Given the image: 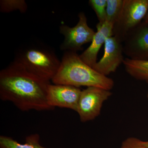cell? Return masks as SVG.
<instances>
[{
	"label": "cell",
	"mask_w": 148,
	"mask_h": 148,
	"mask_svg": "<svg viewBox=\"0 0 148 148\" xmlns=\"http://www.w3.org/2000/svg\"><path fill=\"white\" fill-rule=\"evenodd\" d=\"M50 84L29 73L15 60L0 71V98L23 112L53 110L47 100Z\"/></svg>",
	"instance_id": "1"
},
{
	"label": "cell",
	"mask_w": 148,
	"mask_h": 148,
	"mask_svg": "<svg viewBox=\"0 0 148 148\" xmlns=\"http://www.w3.org/2000/svg\"><path fill=\"white\" fill-rule=\"evenodd\" d=\"M53 84L79 88L98 87L110 90L113 80L96 71L80 58L77 52L65 51L58 72L51 80Z\"/></svg>",
	"instance_id": "2"
},
{
	"label": "cell",
	"mask_w": 148,
	"mask_h": 148,
	"mask_svg": "<svg viewBox=\"0 0 148 148\" xmlns=\"http://www.w3.org/2000/svg\"><path fill=\"white\" fill-rule=\"evenodd\" d=\"M14 60L29 73L49 82L57 73L61 64L53 49L39 42L19 48Z\"/></svg>",
	"instance_id": "3"
},
{
	"label": "cell",
	"mask_w": 148,
	"mask_h": 148,
	"mask_svg": "<svg viewBox=\"0 0 148 148\" xmlns=\"http://www.w3.org/2000/svg\"><path fill=\"white\" fill-rule=\"evenodd\" d=\"M148 10V0H123L120 14L113 27V36L123 43L130 31L145 19Z\"/></svg>",
	"instance_id": "4"
},
{
	"label": "cell",
	"mask_w": 148,
	"mask_h": 148,
	"mask_svg": "<svg viewBox=\"0 0 148 148\" xmlns=\"http://www.w3.org/2000/svg\"><path fill=\"white\" fill-rule=\"evenodd\" d=\"M78 17V21L75 27L66 25L60 26V33L64 37L60 45L61 50L77 52L82 49L84 45L92 41L95 32L88 26L85 14L84 12H79Z\"/></svg>",
	"instance_id": "5"
},
{
	"label": "cell",
	"mask_w": 148,
	"mask_h": 148,
	"mask_svg": "<svg viewBox=\"0 0 148 148\" xmlns=\"http://www.w3.org/2000/svg\"><path fill=\"white\" fill-rule=\"evenodd\" d=\"M112 95L110 90L94 86L82 90L76 110L81 121L95 119L100 114L103 103Z\"/></svg>",
	"instance_id": "6"
},
{
	"label": "cell",
	"mask_w": 148,
	"mask_h": 148,
	"mask_svg": "<svg viewBox=\"0 0 148 148\" xmlns=\"http://www.w3.org/2000/svg\"><path fill=\"white\" fill-rule=\"evenodd\" d=\"M122 44L123 53L127 58L148 60V24L142 22L127 34Z\"/></svg>",
	"instance_id": "7"
},
{
	"label": "cell",
	"mask_w": 148,
	"mask_h": 148,
	"mask_svg": "<svg viewBox=\"0 0 148 148\" xmlns=\"http://www.w3.org/2000/svg\"><path fill=\"white\" fill-rule=\"evenodd\" d=\"M104 46L103 57L92 68L99 73L107 76L115 72L120 65L123 63L124 59L123 44L114 36L106 40Z\"/></svg>",
	"instance_id": "8"
},
{
	"label": "cell",
	"mask_w": 148,
	"mask_h": 148,
	"mask_svg": "<svg viewBox=\"0 0 148 148\" xmlns=\"http://www.w3.org/2000/svg\"><path fill=\"white\" fill-rule=\"evenodd\" d=\"M81 92L79 88L72 86L49 84L47 91L48 103L53 109L58 107L76 112Z\"/></svg>",
	"instance_id": "9"
},
{
	"label": "cell",
	"mask_w": 148,
	"mask_h": 148,
	"mask_svg": "<svg viewBox=\"0 0 148 148\" xmlns=\"http://www.w3.org/2000/svg\"><path fill=\"white\" fill-rule=\"evenodd\" d=\"M113 25L106 22L103 25L98 24L97 31L91 41L90 46L80 54L79 57L85 64L92 67L97 62V57L99 51L106 40L113 36Z\"/></svg>",
	"instance_id": "10"
},
{
	"label": "cell",
	"mask_w": 148,
	"mask_h": 148,
	"mask_svg": "<svg viewBox=\"0 0 148 148\" xmlns=\"http://www.w3.org/2000/svg\"><path fill=\"white\" fill-rule=\"evenodd\" d=\"M123 64L130 75L148 83V60H134L127 58H125Z\"/></svg>",
	"instance_id": "11"
},
{
	"label": "cell",
	"mask_w": 148,
	"mask_h": 148,
	"mask_svg": "<svg viewBox=\"0 0 148 148\" xmlns=\"http://www.w3.org/2000/svg\"><path fill=\"white\" fill-rule=\"evenodd\" d=\"M40 140L38 134H32L26 137L25 143L21 144L11 137L1 135L0 148H47L40 145Z\"/></svg>",
	"instance_id": "12"
},
{
	"label": "cell",
	"mask_w": 148,
	"mask_h": 148,
	"mask_svg": "<svg viewBox=\"0 0 148 148\" xmlns=\"http://www.w3.org/2000/svg\"><path fill=\"white\" fill-rule=\"evenodd\" d=\"M123 0H107L106 22L114 25L122 8Z\"/></svg>",
	"instance_id": "13"
},
{
	"label": "cell",
	"mask_w": 148,
	"mask_h": 148,
	"mask_svg": "<svg viewBox=\"0 0 148 148\" xmlns=\"http://www.w3.org/2000/svg\"><path fill=\"white\" fill-rule=\"evenodd\" d=\"M28 9V5L24 0H1L0 11L3 13H9L18 10L24 13Z\"/></svg>",
	"instance_id": "14"
},
{
	"label": "cell",
	"mask_w": 148,
	"mask_h": 148,
	"mask_svg": "<svg viewBox=\"0 0 148 148\" xmlns=\"http://www.w3.org/2000/svg\"><path fill=\"white\" fill-rule=\"evenodd\" d=\"M89 3L96 14L98 24L103 25L106 21L107 0H90Z\"/></svg>",
	"instance_id": "15"
},
{
	"label": "cell",
	"mask_w": 148,
	"mask_h": 148,
	"mask_svg": "<svg viewBox=\"0 0 148 148\" xmlns=\"http://www.w3.org/2000/svg\"><path fill=\"white\" fill-rule=\"evenodd\" d=\"M120 148H147L143 145L142 140L134 137H130L122 143Z\"/></svg>",
	"instance_id": "16"
},
{
	"label": "cell",
	"mask_w": 148,
	"mask_h": 148,
	"mask_svg": "<svg viewBox=\"0 0 148 148\" xmlns=\"http://www.w3.org/2000/svg\"><path fill=\"white\" fill-rule=\"evenodd\" d=\"M144 21H145L146 23L148 24V10L147 13V15H146L145 17V19H144Z\"/></svg>",
	"instance_id": "17"
},
{
	"label": "cell",
	"mask_w": 148,
	"mask_h": 148,
	"mask_svg": "<svg viewBox=\"0 0 148 148\" xmlns=\"http://www.w3.org/2000/svg\"><path fill=\"white\" fill-rule=\"evenodd\" d=\"M142 143H143V145L145 146L146 147L148 148V141H142Z\"/></svg>",
	"instance_id": "18"
},
{
	"label": "cell",
	"mask_w": 148,
	"mask_h": 148,
	"mask_svg": "<svg viewBox=\"0 0 148 148\" xmlns=\"http://www.w3.org/2000/svg\"><path fill=\"white\" fill-rule=\"evenodd\" d=\"M147 98H148V93L147 94Z\"/></svg>",
	"instance_id": "19"
}]
</instances>
